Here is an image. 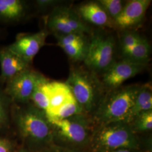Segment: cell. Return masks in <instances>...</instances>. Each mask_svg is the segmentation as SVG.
Segmentation results:
<instances>
[{"label": "cell", "instance_id": "2", "mask_svg": "<svg viewBox=\"0 0 152 152\" xmlns=\"http://www.w3.org/2000/svg\"><path fill=\"white\" fill-rule=\"evenodd\" d=\"M88 147L92 152H112L123 149L139 151L140 144L130 125L115 122L100 125L93 131Z\"/></svg>", "mask_w": 152, "mask_h": 152}, {"label": "cell", "instance_id": "5", "mask_svg": "<svg viewBox=\"0 0 152 152\" xmlns=\"http://www.w3.org/2000/svg\"><path fill=\"white\" fill-rule=\"evenodd\" d=\"M45 78L41 73L29 68L7 82L4 90L12 104H26L31 103L34 89Z\"/></svg>", "mask_w": 152, "mask_h": 152}, {"label": "cell", "instance_id": "30", "mask_svg": "<svg viewBox=\"0 0 152 152\" xmlns=\"http://www.w3.org/2000/svg\"><path fill=\"white\" fill-rule=\"evenodd\" d=\"M112 152H139L138 151H132V150H130V149H119L117 150Z\"/></svg>", "mask_w": 152, "mask_h": 152}, {"label": "cell", "instance_id": "22", "mask_svg": "<svg viewBox=\"0 0 152 152\" xmlns=\"http://www.w3.org/2000/svg\"><path fill=\"white\" fill-rule=\"evenodd\" d=\"M99 4L114 20L120 15L125 6L124 2L120 0H100Z\"/></svg>", "mask_w": 152, "mask_h": 152}, {"label": "cell", "instance_id": "20", "mask_svg": "<svg viewBox=\"0 0 152 152\" xmlns=\"http://www.w3.org/2000/svg\"><path fill=\"white\" fill-rule=\"evenodd\" d=\"M82 109L77 102L76 99H73L62 105L48 119L50 121L68 118L76 115L82 114Z\"/></svg>", "mask_w": 152, "mask_h": 152}, {"label": "cell", "instance_id": "15", "mask_svg": "<svg viewBox=\"0 0 152 152\" xmlns=\"http://www.w3.org/2000/svg\"><path fill=\"white\" fill-rule=\"evenodd\" d=\"M27 6L22 0H0V22H19L26 15Z\"/></svg>", "mask_w": 152, "mask_h": 152}, {"label": "cell", "instance_id": "8", "mask_svg": "<svg viewBox=\"0 0 152 152\" xmlns=\"http://www.w3.org/2000/svg\"><path fill=\"white\" fill-rule=\"evenodd\" d=\"M65 83L83 111L90 112L94 108L96 90L94 82L86 74L78 70H73Z\"/></svg>", "mask_w": 152, "mask_h": 152}, {"label": "cell", "instance_id": "3", "mask_svg": "<svg viewBox=\"0 0 152 152\" xmlns=\"http://www.w3.org/2000/svg\"><path fill=\"white\" fill-rule=\"evenodd\" d=\"M49 121L53 128L54 144L79 151L89 146L93 131L87 119L81 114Z\"/></svg>", "mask_w": 152, "mask_h": 152}, {"label": "cell", "instance_id": "12", "mask_svg": "<svg viewBox=\"0 0 152 152\" xmlns=\"http://www.w3.org/2000/svg\"><path fill=\"white\" fill-rule=\"evenodd\" d=\"M29 64L11 51L7 46L0 49V83L6 84L13 77L29 68Z\"/></svg>", "mask_w": 152, "mask_h": 152}, {"label": "cell", "instance_id": "13", "mask_svg": "<svg viewBox=\"0 0 152 152\" xmlns=\"http://www.w3.org/2000/svg\"><path fill=\"white\" fill-rule=\"evenodd\" d=\"M45 86L49 99V109L46 113L48 118L51 117L62 105L75 99L65 83L48 81Z\"/></svg>", "mask_w": 152, "mask_h": 152}, {"label": "cell", "instance_id": "4", "mask_svg": "<svg viewBox=\"0 0 152 152\" xmlns=\"http://www.w3.org/2000/svg\"><path fill=\"white\" fill-rule=\"evenodd\" d=\"M140 87L131 86L114 92L104 99L95 114L100 125L115 122L127 124Z\"/></svg>", "mask_w": 152, "mask_h": 152}, {"label": "cell", "instance_id": "17", "mask_svg": "<svg viewBox=\"0 0 152 152\" xmlns=\"http://www.w3.org/2000/svg\"><path fill=\"white\" fill-rule=\"evenodd\" d=\"M12 103L6 94L4 87L0 83V132L8 130L11 125Z\"/></svg>", "mask_w": 152, "mask_h": 152}, {"label": "cell", "instance_id": "10", "mask_svg": "<svg viewBox=\"0 0 152 152\" xmlns=\"http://www.w3.org/2000/svg\"><path fill=\"white\" fill-rule=\"evenodd\" d=\"M145 64H140L124 60L113 63L105 71L103 81L108 87L116 88L127 80L136 76L143 69Z\"/></svg>", "mask_w": 152, "mask_h": 152}, {"label": "cell", "instance_id": "21", "mask_svg": "<svg viewBox=\"0 0 152 152\" xmlns=\"http://www.w3.org/2000/svg\"><path fill=\"white\" fill-rule=\"evenodd\" d=\"M132 131L136 132H141L151 130L152 129V110L143 112L133 120L131 123Z\"/></svg>", "mask_w": 152, "mask_h": 152}, {"label": "cell", "instance_id": "19", "mask_svg": "<svg viewBox=\"0 0 152 152\" xmlns=\"http://www.w3.org/2000/svg\"><path fill=\"white\" fill-rule=\"evenodd\" d=\"M48 80L45 78L40 82L34 89L31 99V102L37 108L46 113L49 108V99L46 89V83Z\"/></svg>", "mask_w": 152, "mask_h": 152}, {"label": "cell", "instance_id": "28", "mask_svg": "<svg viewBox=\"0 0 152 152\" xmlns=\"http://www.w3.org/2000/svg\"><path fill=\"white\" fill-rule=\"evenodd\" d=\"M58 3V1L54 0H37L36 1L37 6L40 9H46L54 6Z\"/></svg>", "mask_w": 152, "mask_h": 152}, {"label": "cell", "instance_id": "26", "mask_svg": "<svg viewBox=\"0 0 152 152\" xmlns=\"http://www.w3.org/2000/svg\"><path fill=\"white\" fill-rule=\"evenodd\" d=\"M16 149L11 140L0 136V152H14Z\"/></svg>", "mask_w": 152, "mask_h": 152}, {"label": "cell", "instance_id": "25", "mask_svg": "<svg viewBox=\"0 0 152 152\" xmlns=\"http://www.w3.org/2000/svg\"><path fill=\"white\" fill-rule=\"evenodd\" d=\"M56 37L58 39V45L60 48L67 45L81 43L85 41L83 37V34L78 33L59 35L56 36Z\"/></svg>", "mask_w": 152, "mask_h": 152}, {"label": "cell", "instance_id": "14", "mask_svg": "<svg viewBox=\"0 0 152 152\" xmlns=\"http://www.w3.org/2000/svg\"><path fill=\"white\" fill-rule=\"evenodd\" d=\"M78 13L82 18L94 25L108 27L113 25L112 19L98 2H90L82 5L78 8Z\"/></svg>", "mask_w": 152, "mask_h": 152}, {"label": "cell", "instance_id": "6", "mask_svg": "<svg viewBox=\"0 0 152 152\" xmlns=\"http://www.w3.org/2000/svg\"><path fill=\"white\" fill-rule=\"evenodd\" d=\"M114 41L110 36H96L88 45L84 59L85 64L93 70L105 71L113 63Z\"/></svg>", "mask_w": 152, "mask_h": 152}, {"label": "cell", "instance_id": "18", "mask_svg": "<svg viewBox=\"0 0 152 152\" xmlns=\"http://www.w3.org/2000/svg\"><path fill=\"white\" fill-rule=\"evenodd\" d=\"M151 51L150 45L144 38L141 39L124 55L126 60L140 64H145L148 59Z\"/></svg>", "mask_w": 152, "mask_h": 152}, {"label": "cell", "instance_id": "24", "mask_svg": "<svg viewBox=\"0 0 152 152\" xmlns=\"http://www.w3.org/2000/svg\"><path fill=\"white\" fill-rule=\"evenodd\" d=\"M142 38L141 36L134 32H126L122 37V49L123 54L129 51Z\"/></svg>", "mask_w": 152, "mask_h": 152}, {"label": "cell", "instance_id": "23", "mask_svg": "<svg viewBox=\"0 0 152 152\" xmlns=\"http://www.w3.org/2000/svg\"><path fill=\"white\" fill-rule=\"evenodd\" d=\"M67 55L75 60H84L87 54L88 46L85 42L67 45L61 48Z\"/></svg>", "mask_w": 152, "mask_h": 152}, {"label": "cell", "instance_id": "7", "mask_svg": "<svg viewBox=\"0 0 152 152\" xmlns=\"http://www.w3.org/2000/svg\"><path fill=\"white\" fill-rule=\"evenodd\" d=\"M47 26L55 36L71 33L83 34L90 30L75 12L65 7H55L49 15Z\"/></svg>", "mask_w": 152, "mask_h": 152}, {"label": "cell", "instance_id": "1", "mask_svg": "<svg viewBox=\"0 0 152 152\" xmlns=\"http://www.w3.org/2000/svg\"><path fill=\"white\" fill-rule=\"evenodd\" d=\"M11 117L23 147L31 152H41L54 144L53 126L44 111L32 104H12Z\"/></svg>", "mask_w": 152, "mask_h": 152}, {"label": "cell", "instance_id": "16", "mask_svg": "<svg viewBox=\"0 0 152 152\" xmlns=\"http://www.w3.org/2000/svg\"><path fill=\"white\" fill-rule=\"evenodd\" d=\"M152 110V87L149 85L140 87L127 121L130 124L137 115Z\"/></svg>", "mask_w": 152, "mask_h": 152}, {"label": "cell", "instance_id": "27", "mask_svg": "<svg viewBox=\"0 0 152 152\" xmlns=\"http://www.w3.org/2000/svg\"><path fill=\"white\" fill-rule=\"evenodd\" d=\"M41 152H81L71 148L61 147L56 144H52Z\"/></svg>", "mask_w": 152, "mask_h": 152}, {"label": "cell", "instance_id": "9", "mask_svg": "<svg viewBox=\"0 0 152 152\" xmlns=\"http://www.w3.org/2000/svg\"><path fill=\"white\" fill-rule=\"evenodd\" d=\"M49 31L44 29L38 32L19 35L8 48L23 60L31 64L33 58L46 43Z\"/></svg>", "mask_w": 152, "mask_h": 152}, {"label": "cell", "instance_id": "29", "mask_svg": "<svg viewBox=\"0 0 152 152\" xmlns=\"http://www.w3.org/2000/svg\"><path fill=\"white\" fill-rule=\"evenodd\" d=\"M14 152H32L29 151L27 148L24 147H20L19 148H16Z\"/></svg>", "mask_w": 152, "mask_h": 152}, {"label": "cell", "instance_id": "11", "mask_svg": "<svg viewBox=\"0 0 152 152\" xmlns=\"http://www.w3.org/2000/svg\"><path fill=\"white\" fill-rule=\"evenodd\" d=\"M151 3L150 0H131L125 4L114 24L122 29L130 28L139 24L143 19Z\"/></svg>", "mask_w": 152, "mask_h": 152}]
</instances>
